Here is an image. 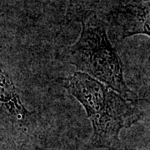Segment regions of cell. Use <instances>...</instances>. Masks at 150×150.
<instances>
[{"label": "cell", "mask_w": 150, "mask_h": 150, "mask_svg": "<svg viewBox=\"0 0 150 150\" xmlns=\"http://www.w3.org/2000/svg\"><path fill=\"white\" fill-rule=\"evenodd\" d=\"M0 125L16 141L18 149L23 146L33 132L34 118L23 103L11 75L0 63Z\"/></svg>", "instance_id": "3957f363"}, {"label": "cell", "mask_w": 150, "mask_h": 150, "mask_svg": "<svg viewBox=\"0 0 150 150\" xmlns=\"http://www.w3.org/2000/svg\"><path fill=\"white\" fill-rule=\"evenodd\" d=\"M65 59L79 72L132 99L133 93L123 78L122 61L108 38L105 22L96 14L83 16L80 37L67 49Z\"/></svg>", "instance_id": "7a4b0ae2"}, {"label": "cell", "mask_w": 150, "mask_h": 150, "mask_svg": "<svg viewBox=\"0 0 150 150\" xmlns=\"http://www.w3.org/2000/svg\"><path fill=\"white\" fill-rule=\"evenodd\" d=\"M113 1H116V2H118V1H123V0H113Z\"/></svg>", "instance_id": "5b68a950"}, {"label": "cell", "mask_w": 150, "mask_h": 150, "mask_svg": "<svg viewBox=\"0 0 150 150\" xmlns=\"http://www.w3.org/2000/svg\"><path fill=\"white\" fill-rule=\"evenodd\" d=\"M61 83L85 109L93 128L92 147L108 150H133L119 138L144 117L133 99L127 98L82 72L61 79Z\"/></svg>", "instance_id": "6da1fadb"}, {"label": "cell", "mask_w": 150, "mask_h": 150, "mask_svg": "<svg viewBox=\"0 0 150 150\" xmlns=\"http://www.w3.org/2000/svg\"><path fill=\"white\" fill-rule=\"evenodd\" d=\"M106 17L120 39L137 34L149 36V2L118 1L117 5L108 13Z\"/></svg>", "instance_id": "277c9868"}]
</instances>
